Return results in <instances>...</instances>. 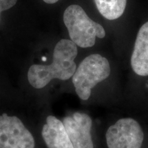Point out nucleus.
<instances>
[{
	"label": "nucleus",
	"instance_id": "f257e3e1",
	"mask_svg": "<svg viewBox=\"0 0 148 148\" xmlns=\"http://www.w3.org/2000/svg\"><path fill=\"white\" fill-rule=\"evenodd\" d=\"M77 45L71 40L61 39L55 46L53 62L49 65L33 64L27 72V79L33 87L42 88L51 79L66 80L73 77L76 64Z\"/></svg>",
	"mask_w": 148,
	"mask_h": 148
},
{
	"label": "nucleus",
	"instance_id": "9b49d317",
	"mask_svg": "<svg viewBox=\"0 0 148 148\" xmlns=\"http://www.w3.org/2000/svg\"><path fill=\"white\" fill-rule=\"evenodd\" d=\"M59 0H43V1H45L47 3H49V4H53V3H56Z\"/></svg>",
	"mask_w": 148,
	"mask_h": 148
},
{
	"label": "nucleus",
	"instance_id": "39448f33",
	"mask_svg": "<svg viewBox=\"0 0 148 148\" xmlns=\"http://www.w3.org/2000/svg\"><path fill=\"white\" fill-rule=\"evenodd\" d=\"M34 137L16 116L0 115V148H34Z\"/></svg>",
	"mask_w": 148,
	"mask_h": 148
},
{
	"label": "nucleus",
	"instance_id": "f03ea898",
	"mask_svg": "<svg viewBox=\"0 0 148 148\" xmlns=\"http://www.w3.org/2000/svg\"><path fill=\"white\" fill-rule=\"evenodd\" d=\"M63 21L71 41L82 48L92 47L96 38L106 36L104 28L92 21L79 5H71L66 8Z\"/></svg>",
	"mask_w": 148,
	"mask_h": 148
},
{
	"label": "nucleus",
	"instance_id": "423d86ee",
	"mask_svg": "<svg viewBox=\"0 0 148 148\" xmlns=\"http://www.w3.org/2000/svg\"><path fill=\"white\" fill-rule=\"evenodd\" d=\"M62 123L73 148H93L90 134L92 119L88 114L75 112L64 117Z\"/></svg>",
	"mask_w": 148,
	"mask_h": 148
},
{
	"label": "nucleus",
	"instance_id": "0eeeda50",
	"mask_svg": "<svg viewBox=\"0 0 148 148\" xmlns=\"http://www.w3.org/2000/svg\"><path fill=\"white\" fill-rule=\"evenodd\" d=\"M42 136L48 148H73L63 123L54 116L47 117Z\"/></svg>",
	"mask_w": 148,
	"mask_h": 148
},
{
	"label": "nucleus",
	"instance_id": "1a4fd4ad",
	"mask_svg": "<svg viewBox=\"0 0 148 148\" xmlns=\"http://www.w3.org/2000/svg\"><path fill=\"white\" fill-rule=\"evenodd\" d=\"M98 11L108 20H115L122 16L127 0H94Z\"/></svg>",
	"mask_w": 148,
	"mask_h": 148
},
{
	"label": "nucleus",
	"instance_id": "7ed1b4c3",
	"mask_svg": "<svg viewBox=\"0 0 148 148\" xmlns=\"http://www.w3.org/2000/svg\"><path fill=\"white\" fill-rule=\"evenodd\" d=\"M110 74V63L106 58L97 53L86 57L72 77L77 96L82 100H87L92 88L108 77Z\"/></svg>",
	"mask_w": 148,
	"mask_h": 148
},
{
	"label": "nucleus",
	"instance_id": "20e7f679",
	"mask_svg": "<svg viewBox=\"0 0 148 148\" xmlns=\"http://www.w3.org/2000/svg\"><path fill=\"white\" fill-rule=\"evenodd\" d=\"M108 148H141L143 130L132 118H123L108 127L106 134Z\"/></svg>",
	"mask_w": 148,
	"mask_h": 148
},
{
	"label": "nucleus",
	"instance_id": "6e6552de",
	"mask_svg": "<svg viewBox=\"0 0 148 148\" xmlns=\"http://www.w3.org/2000/svg\"><path fill=\"white\" fill-rule=\"evenodd\" d=\"M131 66L140 76L148 75V21L138 31L131 56Z\"/></svg>",
	"mask_w": 148,
	"mask_h": 148
},
{
	"label": "nucleus",
	"instance_id": "9d476101",
	"mask_svg": "<svg viewBox=\"0 0 148 148\" xmlns=\"http://www.w3.org/2000/svg\"><path fill=\"white\" fill-rule=\"evenodd\" d=\"M17 0H0V14L4 10H7L16 4Z\"/></svg>",
	"mask_w": 148,
	"mask_h": 148
}]
</instances>
